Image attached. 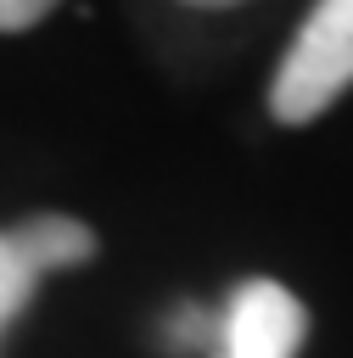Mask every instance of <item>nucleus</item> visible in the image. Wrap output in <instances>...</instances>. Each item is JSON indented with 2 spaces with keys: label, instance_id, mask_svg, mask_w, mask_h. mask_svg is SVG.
Returning a JSON list of instances; mask_svg holds the SVG:
<instances>
[{
  "label": "nucleus",
  "instance_id": "39448f33",
  "mask_svg": "<svg viewBox=\"0 0 353 358\" xmlns=\"http://www.w3.org/2000/svg\"><path fill=\"white\" fill-rule=\"evenodd\" d=\"M213 336H219V313H207V308H179L168 319V347L174 352H202V347H213Z\"/></svg>",
  "mask_w": 353,
  "mask_h": 358
},
{
  "label": "nucleus",
  "instance_id": "7ed1b4c3",
  "mask_svg": "<svg viewBox=\"0 0 353 358\" xmlns=\"http://www.w3.org/2000/svg\"><path fill=\"white\" fill-rule=\"evenodd\" d=\"M11 241H17V252L28 257V268H34L39 280L56 274V268H73V263H90V257H95L90 224H78V218H67V213H39V218L17 224Z\"/></svg>",
  "mask_w": 353,
  "mask_h": 358
},
{
  "label": "nucleus",
  "instance_id": "20e7f679",
  "mask_svg": "<svg viewBox=\"0 0 353 358\" xmlns=\"http://www.w3.org/2000/svg\"><path fill=\"white\" fill-rule=\"evenodd\" d=\"M34 285H39V274H34V268H28V257L17 252L11 229H0V330H6L22 308H28Z\"/></svg>",
  "mask_w": 353,
  "mask_h": 358
},
{
  "label": "nucleus",
  "instance_id": "0eeeda50",
  "mask_svg": "<svg viewBox=\"0 0 353 358\" xmlns=\"http://www.w3.org/2000/svg\"><path fill=\"white\" fill-rule=\"evenodd\" d=\"M185 6H207L213 11V6H241V0H185Z\"/></svg>",
  "mask_w": 353,
  "mask_h": 358
},
{
  "label": "nucleus",
  "instance_id": "f257e3e1",
  "mask_svg": "<svg viewBox=\"0 0 353 358\" xmlns=\"http://www.w3.org/2000/svg\"><path fill=\"white\" fill-rule=\"evenodd\" d=\"M353 90V0H319L269 90V112L280 123H314L336 95Z\"/></svg>",
  "mask_w": 353,
  "mask_h": 358
},
{
  "label": "nucleus",
  "instance_id": "f03ea898",
  "mask_svg": "<svg viewBox=\"0 0 353 358\" xmlns=\"http://www.w3.org/2000/svg\"><path fill=\"white\" fill-rule=\"evenodd\" d=\"M308 336L303 302L275 280H247L219 313L213 358H297Z\"/></svg>",
  "mask_w": 353,
  "mask_h": 358
},
{
  "label": "nucleus",
  "instance_id": "423d86ee",
  "mask_svg": "<svg viewBox=\"0 0 353 358\" xmlns=\"http://www.w3.org/2000/svg\"><path fill=\"white\" fill-rule=\"evenodd\" d=\"M50 6H56V0H0V34H22V28H34Z\"/></svg>",
  "mask_w": 353,
  "mask_h": 358
}]
</instances>
